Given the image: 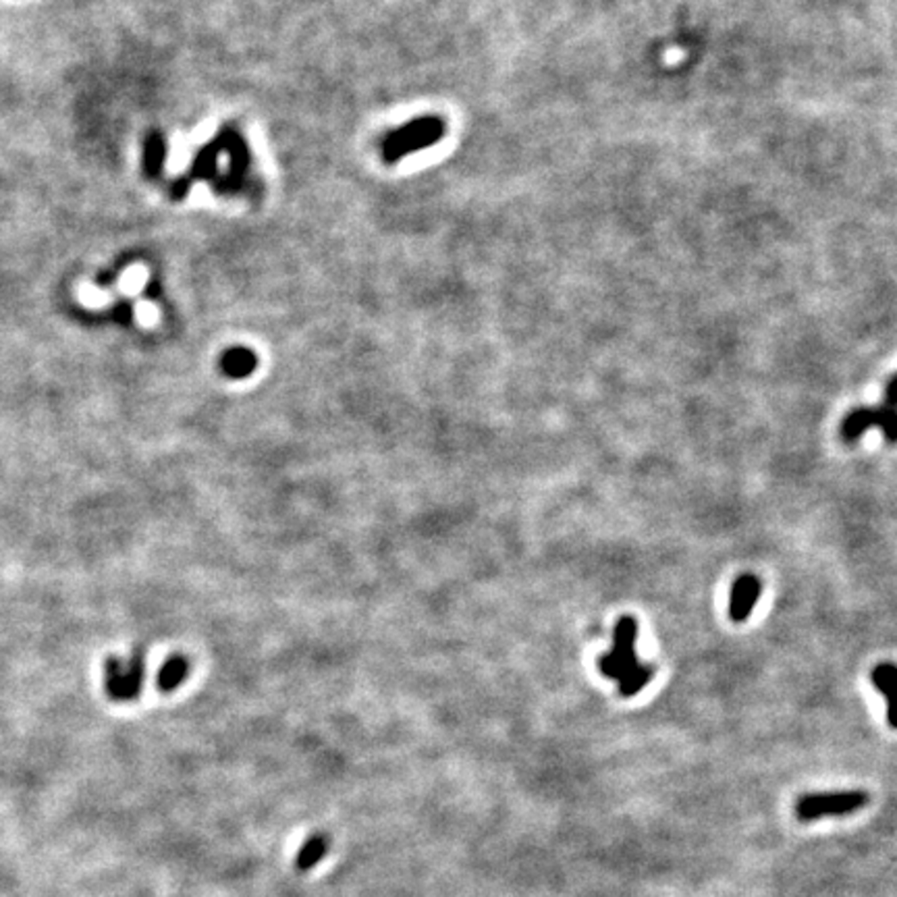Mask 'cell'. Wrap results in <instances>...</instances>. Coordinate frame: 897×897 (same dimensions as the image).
Returning a JSON list of instances; mask_svg holds the SVG:
<instances>
[{"instance_id": "6da1fadb", "label": "cell", "mask_w": 897, "mask_h": 897, "mask_svg": "<svg viewBox=\"0 0 897 897\" xmlns=\"http://www.w3.org/2000/svg\"><path fill=\"white\" fill-rule=\"evenodd\" d=\"M635 640H638V621L632 615H621L613 629V646L596 660L602 675L615 679L623 698L640 694L654 677V665L638 660Z\"/></svg>"}, {"instance_id": "7a4b0ae2", "label": "cell", "mask_w": 897, "mask_h": 897, "mask_svg": "<svg viewBox=\"0 0 897 897\" xmlns=\"http://www.w3.org/2000/svg\"><path fill=\"white\" fill-rule=\"evenodd\" d=\"M870 802L866 791H822V794H804L797 797L794 812L797 820L810 822L825 816H845L864 808Z\"/></svg>"}, {"instance_id": "3957f363", "label": "cell", "mask_w": 897, "mask_h": 897, "mask_svg": "<svg viewBox=\"0 0 897 897\" xmlns=\"http://www.w3.org/2000/svg\"><path fill=\"white\" fill-rule=\"evenodd\" d=\"M878 428L887 442H897V408L887 403L877 408H856L841 420V439L856 442L862 439L869 428Z\"/></svg>"}, {"instance_id": "277c9868", "label": "cell", "mask_w": 897, "mask_h": 897, "mask_svg": "<svg viewBox=\"0 0 897 897\" xmlns=\"http://www.w3.org/2000/svg\"><path fill=\"white\" fill-rule=\"evenodd\" d=\"M442 135V125L436 118H422V121L409 123L401 131H395L389 140L384 141V156L386 160L403 158L405 154L417 152L424 146L439 141Z\"/></svg>"}, {"instance_id": "5b68a950", "label": "cell", "mask_w": 897, "mask_h": 897, "mask_svg": "<svg viewBox=\"0 0 897 897\" xmlns=\"http://www.w3.org/2000/svg\"><path fill=\"white\" fill-rule=\"evenodd\" d=\"M143 663L140 657L109 659L104 667L106 691L112 700H133L141 690Z\"/></svg>"}, {"instance_id": "8992f818", "label": "cell", "mask_w": 897, "mask_h": 897, "mask_svg": "<svg viewBox=\"0 0 897 897\" xmlns=\"http://www.w3.org/2000/svg\"><path fill=\"white\" fill-rule=\"evenodd\" d=\"M760 592H763V584H760V578L754 576V573H744L735 579L731 586V592H729V617L731 621L741 623L750 619L754 607H756Z\"/></svg>"}, {"instance_id": "52a82bcc", "label": "cell", "mask_w": 897, "mask_h": 897, "mask_svg": "<svg viewBox=\"0 0 897 897\" xmlns=\"http://www.w3.org/2000/svg\"><path fill=\"white\" fill-rule=\"evenodd\" d=\"M872 685L887 698V723L897 729V665L881 663L872 669Z\"/></svg>"}, {"instance_id": "ba28073f", "label": "cell", "mask_w": 897, "mask_h": 897, "mask_svg": "<svg viewBox=\"0 0 897 897\" xmlns=\"http://www.w3.org/2000/svg\"><path fill=\"white\" fill-rule=\"evenodd\" d=\"M221 366L224 374H229L230 378H246L247 374H252L255 370V355L246 347L229 349V352L222 355Z\"/></svg>"}, {"instance_id": "9c48e42d", "label": "cell", "mask_w": 897, "mask_h": 897, "mask_svg": "<svg viewBox=\"0 0 897 897\" xmlns=\"http://www.w3.org/2000/svg\"><path fill=\"white\" fill-rule=\"evenodd\" d=\"M327 852H328V839L324 837V835H314V837H310L302 847H299L295 856V869L299 872L311 870L316 864H320V860L327 856Z\"/></svg>"}, {"instance_id": "30bf717a", "label": "cell", "mask_w": 897, "mask_h": 897, "mask_svg": "<svg viewBox=\"0 0 897 897\" xmlns=\"http://www.w3.org/2000/svg\"><path fill=\"white\" fill-rule=\"evenodd\" d=\"M166 158V143L158 131H152L143 143V171L148 177H156L160 173L162 162Z\"/></svg>"}, {"instance_id": "8fae6325", "label": "cell", "mask_w": 897, "mask_h": 897, "mask_svg": "<svg viewBox=\"0 0 897 897\" xmlns=\"http://www.w3.org/2000/svg\"><path fill=\"white\" fill-rule=\"evenodd\" d=\"M187 671H190V665H187V659L183 657H171L165 660V665H162L158 673V688L162 691H173L174 688H179L187 677Z\"/></svg>"}, {"instance_id": "7c38bea8", "label": "cell", "mask_w": 897, "mask_h": 897, "mask_svg": "<svg viewBox=\"0 0 897 897\" xmlns=\"http://www.w3.org/2000/svg\"><path fill=\"white\" fill-rule=\"evenodd\" d=\"M883 403L891 405V408H897V374H893V376L889 378L887 386H885Z\"/></svg>"}]
</instances>
